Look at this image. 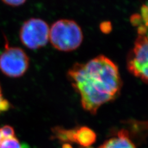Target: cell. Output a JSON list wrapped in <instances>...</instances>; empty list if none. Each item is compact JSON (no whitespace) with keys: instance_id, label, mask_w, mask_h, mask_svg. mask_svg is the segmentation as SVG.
<instances>
[{"instance_id":"obj_9","label":"cell","mask_w":148,"mask_h":148,"mask_svg":"<svg viewBox=\"0 0 148 148\" xmlns=\"http://www.w3.org/2000/svg\"><path fill=\"white\" fill-rule=\"evenodd\" d=\"M0 132H1V135L4 139L11 138L15 136V132L12 127L9 125H5L0 128Z\"/></svg>"},{"instance_id":"obj_1","label":"cell","mask_w":148,"mask_h":148,"mask_svg":"<svg viewBox=\"0 0 148 148\" xmlns=\"http://www.w3.org/2000/svg\"><path fill=\"white\" fill-rule=\"evenodd\" d=\"M67 75L80 95L83 108L92 114L101 105L114 99L122 87L117 66L103 55L86 63L75 64Z\"/></svg>"},{"instance_id":"obj_14","label":"cell","mask_w":148,"mask_h":148,"mask_svg":"<svg viewBox=\"0 0 148 148\" xmlns=\"http://www.w3.org/2000/svg\"><path fill=\"white\" fill-rule=\"evenodd\" d=\"M22 148H30L29 146L26 143H22Z\"/></svg>"},{"instance_id":"obj_11","label":"cell","mask_w":148,"mask_h":148,"mask_svg":"<svg viewBox=\"0 0 148 148\" xmlns=\"http://www.w3.org/2000/svg\"><path fill=\"white\" fill-rule=\"evenodd\" d=\"M27 0H2V1L7 5L11 6H19L24 4Z\"/></svg>"},{"instance_id":"obj_6","label":"cell","mask_w":148,"mask_h":148,"mask_svg":"<svg viewBox=\"0 0 148 148\" xmlns=\"http://www.w3.org/2000/svg\"><path fill=\"white\" fill-rule=\"evenodd\" d=\"M98 148H136L126 130H121L116 136L110 138Z\"/></svg>"},{"instance_id":"obj_5","label":"cell","mask_w":148,"mask_h":148,"mask_svg":"<svg viewBox=\"0 0 148 148\" xmlns=\"http://www.w3.org/2000/svg\"><path fill=\"white\" fill-rule=\"evenodd\" d=\"M127 66L128 71L145 83L148 78V43L147 35H138L133 48L129 52Z\"/></svg>"},{"instance_id":"obj_15","label":"cell","mask_w":148,"mask_h":148,"mask_svg":"<svg viewBox=\"0 0 148 148\" xmlns=\"http://www.w3.org/2000/svg\"><path fill=\"white\" fill-rule=\"evenodd\" d=\"M3 140H4V138H3V137L2 135H1V132H0V145H1V142L3 141Z\"/></svg>"},{"instance_id":"obj_2","label":"cell","mask_w":148,"mask_h":148,"mask_svg":"<svg viewBox=\"0 0 148 148\" xmlns=\"http://www.w3.org/2000/svg\"><path fill=\"white\" fill-rule=\"evenodd\" d=\"M49 40L54 48L70 52L79 48L83 40V34L80 27L75 21L61 19L51 27Z\"/></svg>"},{"instance_id":"obj_3","label":"cell","mask_w":148,"mask_h":148,"mask_svg":"<svg viewBox=\"0 0 148 148\" xmlns=\"http://www.w3.org/2000/svg\"><path fill=\"white\" fill-rule=\"evenodd\" d=\"M49 27L38 18H32L22 24L19 33L22 43L27 48L35 50L44 47L49 40Z\"/></svg>"},{"instance_id":"obj_7","label":"cell","mask_w":148,"mask_h":148,"mask_svg":"<svg viewBox=\"0 0 148 148\" xmlns=\"http://www.w3.org/2000/svg\"><path fill=\"white\" fill-rule=\"evenodd\" d=\"M96 135L90 128L83 127L75 130L74 142L82 146L89 147L95 142Z\"/></svg>"},{"instance_id":"obj_10","label":"cell","mask_w":148,"mask_h":148,"mask_svg":"<svg viewBox=\"0 0 148 148\" xmlns=\"http://www.w3.org/2000/svg\"><path fill=\"white\" fill-rule=\"evenodd\" d=\"M9 107H10V104H9V102L7 100L3 98L1 87H0V114L7 110Z\"/></svg>"},{"instance_id":"obj_16","label":"cell","mask_w":148,"mask_h":148,"mask_svg":"<svg viewBox=\"0 0 148 148\" xmlns=\"http://www.w3.org/2000/svg\"><path fill=\"white\" fill-rule=\"evenodd\" d=\"M85 148H92V147H86Z\"/></svg>"},{"instance_id":"obj_13","label":"cell","mask_w":148,"mask_h":148,"mask_svg":"<svg viewBox=\"0 0 148 148\" xmlns=\"http://www.w3.org/2000/svg\"><path fill=\"white\" fill-rule=\"evenodd\" d=\"M62 148H72V147L71 145L68 144V143H65L62 146Z\"/></svg>"},{"instance_id":"obj_8","label":"cell","mask_w":148,"mask_h":148,"mask_svg":"<svg viewBox=\"0 0 148 148\" xmlns=\"http://www.w3.org/2000/svg\"><path fill=\"white\" fill-rule=\"evenodd\" d=\"M22 144H21L17 139L14 136L11 138L4 139L0 145V148H22Z\"/></svg>"},{"instance_id":"obj_12","label":"cell","mask_w":148,"mask_h":148,"mask_svg":"<svg viewBox=\"0 0 148 148\" xmlns=\"http://www.w3.org/2000/svg\"><path fill=\"white\" fill-rule=\"evenodd\" d=\"M140 15L143 18V21L145 24L147 25V6L146 4H143L141 8V14Z\"/></svg>"},{"instance_id":"obj_4","label":"cell","mask_w":148,"mask_h":148,"mask_svg":"<svg viewBox=\"0 0 148 148\" xmlns=\"http://www.w3.org/2000/svg\"><path fill=\"white\" fill-rule=\"evenodd\" d=\"M5 45L0 54V70L9 77H20L29 69V58L22 49Z\"/></svg>"}]
</instances>
